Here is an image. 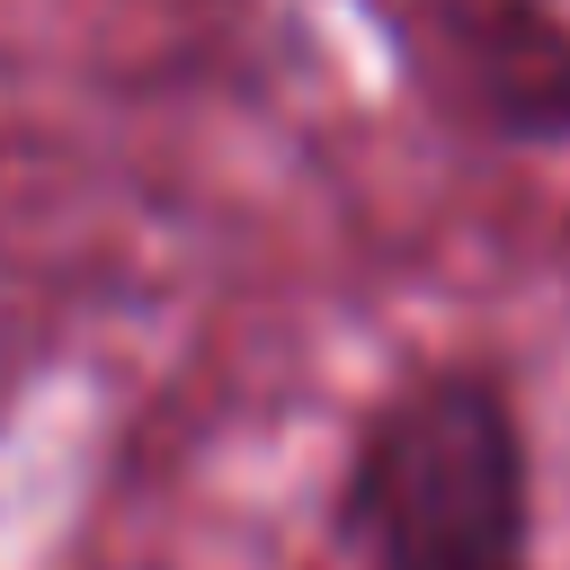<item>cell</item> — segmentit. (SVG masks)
I'll return each mask as SVG.
<instances>
[{
	"label": "cell",
	"instance_id": "6da1fadb",
	"mask_svg": "<svg viewBox=\"0 0 570 570\" xmlns=\"http://www.w3.org/2000/svg\"><path fill=\"white\" fill-rule=\"evenodd\" d=\"M525 436L499 383L428 374L356 445L347 552L356 570H534Z\"/></svg>",
	"mask_w": 570,
	"mask_h": 570
}]
</instances>
